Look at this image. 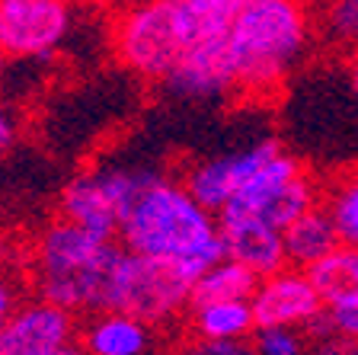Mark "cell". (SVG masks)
Returning <instances> with one entry per match:
<instances>
[{"instance_id":"27","label":"cell","mask_w":358,"mask_h":355,"mask_svg":"<svg viewBox=\"0 0 358 355\" xmlns=\"http://www.w3.org/2000/svg\"><path fill=\"white\" fill-rule=\"evenodd\" d=\"M13 311H16V295H13V288H10V281L0 279V330L13 317Z\"/></svg>"},{"instance_id":"5","label":"cell","mask_w":358,"mask_h":355,"mask_svg":"<svg viewBox=\"0 0 358 355\" xmlns=\"http://www.w3.org/2000/svg\"><path fill=\"white\" fill-rule=\"evenodd\" d=\"M205 263L192 259H154L125 253L109 281L106 311L128 314L148 326L170 323L176 314L192 307L195 281L205 275Z\"/></svg>"},{"instance_id":"8","label":"cell","mask_w":358,"mask_h":355,"mask_svg":"<svg viewBox=\"0 0 358 355\" xmlns=\"http://www.w3.org/2000/svg\"><path fill=\"white\" fill-rule=\"evenodd\" d=\"M74 26L64 0H0V52L7 58H52Z\"/></svg>"},{"instance_id":"26","label":"cell","mask_w":358,"mask_h":355,"mask_svg":"<svg viewBox=\"0 0 358 355\" xmlns=\"http://www.w3.org/2000/svg\"><path fill=\"white\" fill-rule=\"evenodd\" d=\"M13 141H16V122L7 109H0V157L13 148Z\"/></svg>"},{"instance_id":"4","label":"cell","mask_w":358,"mask_h":355,"mask_svg":"<svg viewBox=\"0 0 358 355\" xmlns=\"http://www.w3.org/2000/svg\"><path fill=\"white\" fill-rule=\"evenodd\" d=\"M310 48V10L294 0H243L227 36L234 81L246 97L275 93Z\"/></svg>"},{"instance_id":"22","label":"cell","mask_w":358,"mask_h":355,"mask_svg":"<svg viewBox=\"0 0 358 355\" xmlns=\"http://www.w3.org/2000/svg\"><path fill=\"white\" fill-rule=\"evenodd\" d=\"M182 355H259L253 340H227V342H211V340H189L182 346Z\"/></svg>"},{"instance_id":"17","label":"cell","mask_w":358,"mask_h":355,"mask_svg":"<svg viewBox=\"0 0 358 355\" xmlns=\"http://www.w3.org/2000/svg\"><path fill=\"white\" fill-rule=\"evenodd\" d=\"M259 279L250 269H243L234 259H221L211 269H205L192 291V307L199 304H215V301H253Z\"/></svg>"},{"instance_id":"30","label":"cell","mask_w":358,"mask_h":355,"mask_svg":"<svg viewBox=\"0 0 358 355\" xmlns=\"http://www.w3.org/2000/svg\"><path fill=\"white\" fill-rule=\"evenodd\" d=\"M7 61H10V58H7L3 52H0V77H3V71H7Z\"/></svg>"},{"instance_id":"14","label":"cell","mask_w":358,"mask_h":355,"mask_svg":"<svg viewBox=\"0 0 358 355\" xmlns=\"http://www.w3.org/2000/svg\"><path fill=\"white\" fill-rule=\"evenodd\" d=\"M83 352L87 355H150L154 352V336L150 326L128 314L103 311L90 317L83 326Z\"/></svg>"},{"instance_id":"13","label":"cell","mask_w":358,"mask_h":355,"mask_svg":"<svg viewBox=\"0 0 358 355\" xmlns=\"http://www.w3.org/2000/svg\"><path fill=\"white\" fill-rule=\"evenodd\" d=\"M164 87L182 99H217V97L234 93L237 81H234L231 55H227V39L195 48V52L166 77Z\"/></svg>"},{"instance_id":"7","label":"cell","mask_w":358,"mask_h":355,"mask_svg":"<svg viewBox=\"0 0 358 355\" xmlns=\"http://www.w3.org/2000/svg\"><path fill=\"white\" fill-rule=\"evenodd\" d=\"M327 199V183L313 176L294 154H278L237 193L217 218H256L275 230H288Z\"/></svg>"},{"instance_id":"20","label":"cell","mask_w":358,"mask_h":355,"mask_svg":"<svg viewBox=\"0 0 358 355\" xmlns=\"http://www.w3.org/2000/svg\"><path fill=\"white\" fill-rule=\"evenodd\" d=\"M323 32L336 45L358 48V0H336L323 7Z\"/></svg>"},{"instance_id":"15","label":"cell","mask_w":358,"mask_h":355,"mask_svg":"<svg viewBox=\"0 0 358 355\" xmlns=\"http://www.w3.org/2000/svg\"><path fill=\"white\" fill-rule=\"evenodd\" d=\"M343 246V237L336 228L333 215L327 208H313L310 215H304L301 221H294L285 230V253H288L291 269H310L320 259H327L329 253H336Z\"/></svg>"},{"instance_id":"11","label":"cell","mask_w":358,"mask_h":355,"mask_svg":"<svg viewBox=\"0 0 358 355\" xmlns=\"http://www.w3.org/2000/svg\"><path fill=\"white\" fill-rule=\"evenodd\" d=\"M74 314L32 301L16 307L13 317L0 330V355H45L74 342Z\"/></svg>"},{"instance_id":"16","label":"cell","mask_w":358,"mask_h":355,"mask_svg":"<svg viewBox=\"0 0 358 355\" xmlns=\"http://www.w3.org/2000/svg\"><path fill=\"white\" fill-rule=\"evenodd\" d=\"M189 330L192 340H250L256 333V317L250 301H215L189 307Z\"/></svg>"},{"instance_id":"18","label":"cell","mask_w":358,"mask_h":355,"mask_svg":"<svg viewBox=\"0 0 358 355\" xmlns=\"http://www.w3.org/2000/svg\"><path fill=\"white\" fill-rule=\"evenodd\" d=\"M307 279L317 288L320 301L336 304L339 298L355 295L358 291V250L355 246H339L336 253H329L327 259H320L317 266L307 269Z\"/></svg>"},{"instance_id":"1","label":"cell","mask_w":358,"mask_h":355,"mask_svg":"<svg viewBox=\"0 0 358 355\" xmlns=\"http://www.w3.org/2000/svg\"><path fill=\"white\" fill-rule=\"evenodd\" d=\"M243 0H150L125 7L112 22V52L144 81L176 71L195 48L231 36Z\"/></svg>"},{"instance_id":"25","label":"cell","mask_w":358,"mask_h":355,"mask_svg":"<svg viewBox=\"0 0 358 355\" xmlns=\"http://www.w3.org/2000/svg\"><path fill=\"white\" fill-rule=\"evenodd\" d=\"M329 336H336V323H333V317H329V311L323 307V311L304 326V340L313 346V342H323V340H329Z\"/></svg>"},{"instance_id":"19","label":"cell","mask_w":358,"mask_h":355,"mask_svg":"<svg viewBox=\"0 0 358 355\" xmlns=\"http://www.w3.org/2000/svg\"><path fill=\"white\" fill-rule=\"evenodd\" d=\"M323 208L333 215L343 244L358 250V167L339 173L333 183H327Z\"/></svg>"},{"instance_id":"3","label":"cell","mask_w":358,"mask_h":355,"mask_svg":"<svg viewBox=\"0 0 358 355\" xmlns=\"http://www.w3.org/2000/svg\"><path fill=\"white\" fill-rule=\"evenodd\" d=\"M119 246L134 256L192 259L215 266L227 259L217 218L189 195L182 183L157 179L138 195L119 224Z\"/></svg>"},{"instance_id":"10","label":"cell","mask_w":358,"mask_h":355,"mask_svg":"<svg viewBox=\"0 0 358 355\" xmlns=\"http://www.w3.org/2000/svg\"><path fill=\"white\" fill-rule=\"evenodd\" d=\"M250 307L256 317V330H266V326H291L294 330V326L310 323L327 304L320 301L304 269L288 266L285 272L259 281Z\"/></svg>"},{"instance_id":"2","label":"cell","mask_w":358,"mask_h":355,"mask_svg":"<svg viewBox=\"0 0 358 355\" xmlns=\"http://www.w3.org/2000/svg\"><path fill=\"white\" fill-rule=\"evenodd\" d=\"M122 250L77 224L58 218L38 234L32 246V288L38 301L67 314H103L109 281L119 269Z\"/></svg>"},{"instance_id":"6","label":"cell","mask_w":358,"mask_h":355,"mask_svg":"<svg viewBox=\"0 0 358 355\" xmlns=\"http://www.w3.org/2000/svg\"><path fill=\"white\" fill-rule=\"evenodd\" d=\"M164 179L148 167L125 160H99L61 189V218L106 240L119 237V224L144 189Z\"/></svg>"},{"instance_id":"23","label":"cell","mask_w":358,"mask_h":355,"mask_svg":"<svg viewBox=\"0 0 358 355\" xmlns=\"http://www.w3.org/2000/svg\"><path fill=\"white\" fill-rule=\"evenodd\" d=\"M327 311L336 323V333L349 336V340H358V291L355 295L339 298L336 304H329Z\"/></svg>"},{"instance_id":"28","label":"cell","mask_w":358,"mask_h":355,"mask_svg":"<svg viewBox=\"0 0 358 355\" xmlns=\"http://www.w3.org/2000/svg\"><path fill=\"white\" fill-rule=\"evenodd\" d=\"M349 83H352V90H355V97H358V52L352 55V61H349Z\"/></svg>"},{"instance_id":"21","label":"cell","mask_w":358,"mask_h":355,"mask_svg":"<svg viewBox=\"0 0 358 355\" xmlns=\"http://www.w3.org/2000/svg\"><path fill=\"white\" fill-rule=\"evenodd\" d=\"M253 346L259 355H304L307 352L304 333L291 330V326H266V330H256Z\"/></svg>"},{"instance_id":"29","label":"cell","mask_w":358,"mask_h":355,"mask_svg":"<svg viewBox=\"0 0 358 355\" xmlns=\"http://www.w3.org/2000/svg\"><path fill=\"white\" fill-rule=\"evenodd\" d=\"M45 355H87V352H83V346H77V342H71V346H64V349H55V352H45Z\"/></svg>"},{"instance_id":"24","label":"cell","mask_w":358,"mask_h":355,"mask_svg":"<svg viewBox=\"0 0 358 355\" xmlns=\"http://www.w3.org/2000/svg\"><path fill=\"white\" fill-rule=\"evenodd\" d=\"M310 355H358V340H349V336L336 333L323 342H313Z\"/></svg>"},{"instance_id":"9","label":"cell","mask_w":358,"mask_h":355,"mask_svg":"<svg viewBox=\"0 0 358 355\" xmlns=\"http://www.w3.org/2000/svg\"><path fill=\"white\" fill-rule=\"evenodd\" d=\"M278 154H282V144L275 138H262L256 141L253 148L237 151V154H224V157L192 163L186 170L182 186H186L189 195L201 208H208L211 215H221L224 208L237 199L240 189Z\"/></svg>"},{"instance_id":"12","label":"cell","mask_w":358,"mask_h":355,"mask_svg":"<svg viewBox=\"0 0 358 355\" xmlns=\"http://www.w3.org/2000/svg\"><path fill=\"white\" fill-rule=\"evenodd\" d=\"M221 244L227 259L240 263L256 279H268L288 269V253H285V234L256 218H217Z\"/></svg>"}]
</instances>
